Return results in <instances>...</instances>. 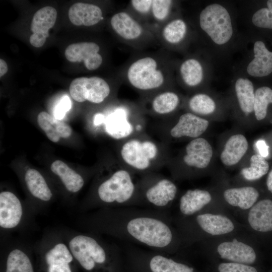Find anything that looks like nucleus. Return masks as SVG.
<instances>
[{
    "instance_id": "4468645a",
    "label": "nucleus",
    "mask_w": 272,
    "mask_h": 272,
    "mask_svg": "<svg viewBox=\"0 0 272 272\" xmlns=\"http://www.w3.org/2000/svg\"><path fill=\"white\" fill-rule=\"evenodd\" d=\"M216 250L221 259L228 262L251 265L257 258L254 249L250 244L237 239L219 243Z\"/></svg>"
},
{
    "instance_id": "39448f33",
    "label": "nucleus",
    "mask_w": 272,
    "mask_h": 272,
    "mask_svg": "<svg viewBox=\"0 0 272 272\" xmlns=\"http://www.w3.org/2000/svg\"><path fill=\"white\" fill-rule=\"evenodd\" d=\"M168 255L129 247L124 257L126 272H197L189 264Z\"/></svg>"
},
{
    "instance_id": "cd10ccee",
    "label": "nucleus",
    "mask_w": 272,
    "mask_h": 272,
    "mask_svg": "<svg viewBox=\"0 0 272 272\" xmlns=\"http://www.w3.org/2000/svg\"><path fill=\"white\" fill-rule=\"evenodd\" d=\"M235 89L240 107L245 113L254 110V87L251 81L247 78H240L235 83Z\"/></svg>"
},
{
    "instance_id": "4be33fe9",
    "label": "nucleus",
    "mask_w": 272,
    "mask_h": 272,
    "mask_svg": "<svg viewBox=\"0 0 272 272\" xmlns=\"http://www.w3.org/2000/svg\"><path fill=\"white\" fill-rule=\"evenodd\" d=\"M254 58L248 63L247 73L254 77H263L272 73V52L263 42L257 41L253 46Z\"/></svg>"
},
{
    "instance_id": "6ab92c4d",
    "label": "nucleus",
    "mask_w": 272,
    "mask_h": 272,
    "mask_svg": "<svg viewBox=\"0 0 272 272\" xmlns=\"http://www.w3.org/2000/svg\"><path fill=\"white\" fill-rule=\"evenodd\" d=\"M247 222L256 232L272 231V200L264 199L257 201L248 210Z\"/></svg>"
},
{
    "instance_id": "20e7f679",
    "label": "nucleus",
    "mask_w": 272,
    "mask_h": 272,
    "mask_svg": "<svg viewBox=\"0 0 272 272\" xmlns=\"http://www.w3.org/2000/svg\"><path fill=\"white\" fill-rule=\"evenodd\" d=\"M33 248L36 272H79L80 268L59 229L46 230Z\"/></svg>"
},
{
    "instance_id": "bb28decb",
    "label": "nucleus",
    "mask_w": 272,
    "mask_h": 272,
    "mask_svg": "<svg viewBox=\"0 0 272 272\" xmlns=\"http://www.w3.org/2000/svg\"><path fill=\"white\" fill-rule=\"evenodd\" d=\"M110 23L115 32L126 40L135 39L142 32L141 25L125 12L114 14L111 19Z\"/></svg>"
},
{
    "instance_id": "e433bc0d",
    "label": "nucleus",
    "mask_w": 272,
    "mask_h": 272,
    "mask_svg": "<svg viewBox=\"0 0 272 272\" xmlns=\"http://www.w3.org/2000/svg\"><path fill=\"white\" fill-rule=\"evenodd\" d=\"M217 270L218 272H258L255 267L250 264L228 261L220 263Z\"/></svg>"
},
{
    "instance_id": "37998d69",
    "label": "nucleus",
    "mask_w": 272,
    "mask_h": 272,
    "mask_svg": "<svg viewBox=\"0 0 272 272\" xmlns=\"http://www.w3.org/2000/svg\"><path fill=\"white\" fill-rule=\"evenodd\" d=\"M266 183L268 190L272 193V170L268 173Z\"/></svg>"
},
{
    "instance_id": "58836bf2",
    "label": "nucleus",
    "mask_w": 272,
    "mask_h": 272,
    "mask_svg": "<svg viewBox=\"0 0 272 272\" xmlns=\"http://www.w3.org/2000/svg\"><path fill=\"white\" fill-rule=\"evenodd\" d=\"M72 107V102L67 95L63 96L54 107L53 116L57 119L61 120L64 117L66 113Z\"/></svg>"
},
{
    "instance_id": "4c0bfd02",
    "label": "nucleus",
    "mask_w": 272,
    "mask_h": 272,
    "mask_svg": "<svg viewBox=\"0 0 272 272\" xmlns=\"http://www.w3.org/2000/svg\"><path fill=\"white\" fill-rule=\"evenodd\" d=\"M172 3L170 0L153 1L152 10L154 17L160 21L164 20L169 13Z\"/></svg>"
},
{
    "instance_id": "393cba45",
    "label": "nucleus",
    "mask_w": 272,
    "mask_h": 272,
    "mask_svg": "<svg viewBox=\"0 0 272 272\" xmlns=\"http://www.w3.org/2000/svg\"><path fill=\"white\" fill-rule=\"evenodd\" d=\"M37 122L48 139L54 143L58 142L60 138H67L72 134L69 125L46 112L42 111L38 114Z\"/></svg>"
},
{
    "instance_id": "79ce46f5",
    "label": "nucleus",
    "mask_w": 272,
    "mask_h": 272,
    "mask_svg": "<svg viewBox=\"0 0 272 272\" xmlns=\"http://www.w3.org/2000/svg\"><path fill=\"white\" fill-rule=\"evenodd\" d=\"M8 71V65L6 61L0 59V77H2L6 74Z\"/></svg>"
},
{
    "instance_id": "5701e85b",
    "label": "nucleus",
    "mask_w": 272,
    "mask_h": 272,
    "mask_svg": "<svg viewBox=\"0 0 272 272\" xmlns=\"http://www.w3.org/2000/svg\"><path fill=\"white\" fill-rule=\"evenodd\" d=\"M68 14L71 22L76 26H93L102 19V12L98 6L84 3L74 4Z\"/></svg>"
},
{
    "instance_id": "ddd939ff",
    "label": "nucleus",
    "mask_w": 272,
    "mask_h": 272,
    "mask_svg": "<svg viewBox=\"0 0 272 272\" xmlns=\"http://www.w3.org/2000/svg\"><path fill=\"white\" fill-rule=\"evenodd\" d=\"M69 90L75 101L83 102L88 100L94 103L102 102L110 92L108 83L98 77L76 78L71 83Z\"/></svg>"
},
{
    "instance_id": "6e6552de",
    "label": "nucleus",
    "mask_w": 272,
    "mask_h": 272,
    "mask_svg": "<svg viewBox=\"0 0 272 272\" xmlns=\"http://www.w3.org/2000/svg\"><path fill=\"white\" fill-rule=\"evenodd\" d=\"M139 186L144 205L161 211L168 212L177 193L175 184L164 177L146 176Z\"/></svg>"
},
{
    "instance_id": "f704fd0d",
    "label": "nucleus",
    "mask_w": 272,
    "mask_h": 272,
    "mask_svg": "<svg viewBox=\"0 0 272 272\" xmlns=\"http://www.w3.org/2000/svg\"><path fill=\"white\" fill-rule=\"evenodd\" d=\"M189 106L192 111L200 114L212 113L216 109L214 101L205 94L194 95L189 101Z\"/></svg>"
},
{
    "instance_id": "0eeeda50",
    "label": "nucleus",
    "mask_w": 272,
    "mask_h": 272,
    "mask_svg": "<svg viewBox=\"0 0 272 272\" xmlns=\"http://www.w3.org/2000/svg\"><path fill=\"white\" fill-rule=\"evenodd\" d=\"M1 237L0 272H36L33 247L10 235Z\"/></svg>"
},
{
    "instance_id": "a19ab883",
    "label": "nucleus",
    "mask_w": 272,
    "mask_h": 272,
    "mask_svg": "<svg viewBox=\"0 0 272 272\" xmlns=\"http://www.w3.org/2000/svg\"><path fill=\"white\" fill-rule=\"evenodd\" d=\"M256 145L260 156L263 158H265L268 156L269 147L266 145L264 140H258L256 142Z\"/></svg>"
},
{
    "instance_id": "a211bd4d",
    "label": "nucleus",
    "mask_w": 272,
    "mask_h": 272,
    "mask_svg": "<svg viewBox=\"0 0 272 272\" xmlns=\"http://www.w3.org/2000/svg\"><path fill=\"white\" fill-rule=\"evenodd\" d=\"M186 154L183 160L188 166L203 169L209 164L213 156V150L209 143L203 138H195L185 148Z\"/></svg>"
},
{
    "instance_id": "72a5a7b5",
    "label": "nucleus",
    "mask_w": 272,
    "mask_h": 272,
    "mask_svg": "<svg viewBox=\"0 0 272 272\" xmlns=\"http://www.w3.org/2000/svg\"><path fill=\"white\" fill-rule=\"evenodd\" d=\"M187 27L184 21L177 19L167 24L164 28L162 34L168 42L176 44L181 41L185 37Z\"/></svg>"
},
{
    "instance_id": "2eb2a0df",
    "label": "nucleus",
    "mask_w": 272,
    "mask_h": 272,
    "mask_svg": "<svg viewBox=\"0 0 272 272\" xmlns=\"http://www.w3.org/2000/svg\"><path fill=\"white\" fill-rule=\"evenodd\" d=\"M57 11L52 7L46 6L38 10L34 14L31 24L33 32L30 37V44L35 47H40L49 36V30L54 25Z\"/></svg>"
},
{
    "instance_id": "b1692460",
    "label": "nucleus",
    "mask_w": 272,
    "mask_h": 272,
    "mask_svg": "<svg viewBox=\"0 0 272 272\" xmlns=\"http://www.w3.org/2000/svg\"><path fill=\"white\" fill-rule=\"evenodd\" d=\"M225 201L230 206L242 210H249L257 201L259 193L252 186L231 188L223 193Z\"/></svg>"
},
{
    "instance_id": "f3484780",
    "label": "nucleus",
    "mask_w": 272,
    "mask_h": 272,
    "mask_svg": "<svg viewBox=\"0 0 272 272\" xmlns=\"http://www.w3.org/2000/svg\"><path fill=\"white\" fill-rule=\"evenodd\" d=\"M212 195L206 190H188L179 202V218H188L200 212L212 200Z\"/></svg>"
},
{
    "instance_id": "7c9ffc66",
    "label": "nucleus",
    "mask_w": 272,
    "mask_h": 272,
    "mask_svg": "<svg viewBox=\"0 0 272 272\" xmlns=\"http://www.w3.org/2000/svg\"><path fill=\"white\" fill-rule=\"evenodd\" d=\"M269 170L268 163L260 155H253L250 158V166L241 170V173L247 180L258 179L265 175Z\"/></svg>"
},
{
    "instance_id": "423d86ee",
    "label": "nucleus",
    "mask_w": 272,
    "mask_h": 272,
    "mask_svg": "<svg viewBox=\"0 0 272 272\" xmlns=\"http://www.w3.org/2000/svg\"><path fill=\"white\" fill-rule=\"evenodd\" d=\"M35 215L28 203H24L14 193L6 190L1 192V237L27 228L32 223Z\"/></svg>"
},
{
    "instance_id": "9d476101",
    "label": "nucleus",
    "mask_w": 272,
    "mask_h": 272,
    "mask_svg": "<svg viewBox=\"0 0 272 272\" xmlns=\"http://www.w3.org/2000/svg\"><path fill=\"white\" fill-rule=\"evenodd\" d=\"M158 153L157 145L149 140L131 139L122 146L120 154L123 161L138 171H146L151 166Z\"/></svg>"
},
{
    "instance_id": "dca6fc26",
    "label": "nucleus",
    "mask_w": 272,
    "mask_h": 272,
    "mask_svg": "<svg viewBox=\"0 0 272 272\" xmlns=\"http://www.w3.org/2000/svg\"><path fill=\"white\" fill-rule=\"evenodd\" d=\"M100 47L92 42L73 43L66 48L64 55L72 62L84 61L86 67L93 71L97 69L102 62V57L98 53Z\"/></svg>"
},
{
    "instance_id": "9b49d317",
    "label": "nucleus",
    "mask_w": 272,
    "mask_h": 272,
    "mask_svg": "<svg viewBox=\"0 0 272 272\" xmlns=\"http://www.w3.org/2000/svg\"><path fill=\"white\" fill-rule=\"evenodd\" d=\"M157 66L156 61L152 57L140 58L128 68V80L132 86L141 90L159 88L163 84L164 79L162 73Z\"/></svg>"
},
{
    "instance_id": "7ed1b4c3",
    "label": "nucleus",
    "mask_w": 272,
    "mask_h": 272,
    "mask_svg": "<svg viewBox=\"0 0 272 272\" xmlns=\"http://www.w3.org/2000/svg\"><path fill=\"white\" fill-rule=\"evenodd\" d=\"M143 205L139 183L129 171L120 169L98 181L92 193L78 210L82 214L100 208Z\"/></svg>"
},
{
    "instance_id": "f257e3e1",
    "label": "nucleus",
    "mask_w": 272,
    "mask_h": 272,
    "mask_svg": "<svg viewBox=\"0 0 272 272\" xmlns=\"http://www.w3.org/2000/svg\"><path fill=\"white\" fill-rule=\"evenodd\" d=\"M168 212L135 207L100 208L81 214L77 226L84 231L136 243L171 254L182 245Z\"/></svg>"
},
{
    "instance_id": "c03bdc74",
    "label": "nucleus",
    "mask_w": 272,
    "mask_h": 272,
    "mask_svg": "<svg viewBox=\"0 0 272 272\" xmlns=\"http://www.w3.org/2000/svg\"><path fill=\"white\" fill-rule=\"evenodd\" d=\"M104 120V116L102 114H97L94 117V124L96 125L101 124Z\"/></svg>"
},
{
    "instance_id": "c85d7f7f",
    "label": "nucleus",
    "mask_w": 272,
    "mask_h": 272,
    "mask_svg": "<svg viewBox=\"0 0 272 272\" xmlns=\"http://www.w3.org/2000/svg\"><path fill=\"white\" fill-rule=\"evenodd\" d=\"M105 129L107 133L112 137L121 139L130 134L132 131V126L123 116L118 112L110 115L105 121Z\"/></svg>"
},
{
    "instance_id": "f8f14e48",
    "label": "nucleus",
    "mask_w": 272,
    "mask_h": 272,
    "mask_svg": "<svg viewBox=\"0 0 272 272\" xmlns=\"http://www.w3.org/2000/svg\"><path fill=\"white\" fill-rule=\"evenodd\" d=\"M24 181L29 194L28 204L37 215L45 211L53 198V193L46 179L38 170H27Z\"/></svg>"
},
{
    "instance_id": "412c9836",
    "label": "nucleus",
    "mask_w": 272,
    "mask_h": 272,
    "mask_svg": "<svg viewBox=\"0 0 272 272\" xmlns=\"http://www.w3.org/2000/svg\"><path fill=\"white\" fill-rule=\"evenodd\" d=\"M50 169L60 180L66 192L70 195L78 193L85 184L83 176L60 160L53 162Z\"/></svg>"
},
{
    "instance_id": "473e14b6",
    "label": "nucleus",
    "mask_w": 272,
    "mask_h": 272,
    "mask_svg": "<svg viewBox=\"0 0 272 272\" xmlns=\"http://www.w3.org/2000/svg\"><path fill=\"white\" fill-rule=\"evenodd\" d=\"M270 103H272V89L266 86L258 88L255 92L254 103V111L258 120L265 117Z\"/></svg>"
},
{
    "instance_id": "1a4fd4ad",
    "label": "nucleus",
    "mask_w": 272,
    "mask_h": 272,
    "mask_svg": "<svg viewBox=\"0 0 272 272\" xmlns=\"http://www.w3.org/2000/svg\"><path fill=\"white\" fill-rule=\"evenodd\" d=\"M200 28L218 45L228 42L233 35V27L227 10L218 4L207 6L199 15Z\"/></svg>"
},
{
    "instance_id": "c756f323",
    "label": "nucleus",
    "mask_w": 272,
    "mask_h": 272,
    "mask_svg": "<svg viewBox=\"0 0 272 272\" xmlns=\"http://www.w3.org/2000/svg\"><path fill=\"white\" fill-rule=\"evenodd\" d=\"M180 72L184 82L189 86H197L202 80V66L195 59L190 58L185 60L181 64Z\"/></svg>"
},
{
    "instance_id": "c9c22d12",
    "label": "nucleus",
    "mask_w": 272,
    "mask_h": 272,
    "mask_svg": "<svg viewBox=\"0 0 272 272\" xmlns=\"http://www.w3.org/2000/svg\"><path fill=\"white\" fill-rule=\"evenodd\" d=\"M267 7L256 11L252 17V23L256 27L272 29V0L266 3Z\"/></svg>"
},
{
    "instance_id": "2f4dec72",
    "label": "nucleus",
    "mask_w": 272,
    "mask_h": 272,
    "mask_svg": "<svg viewBox=\"0 0 272 272\" xmlns=\"http://www.w3.org/2000/svg\"><path fill=\"white\" fill-rule=\"evenodd\" d=\"M178 95L172 92H165L157 95L152 101L154 111L159 114H168L173 111L178 105Z\"/></svg>"
},
{
    "instance_id": "a878e982",
    "label": "nucleus",
    "mask_w": 272,
    "mask_h": 272,
    "mask_svg": "<svg viewBox=\"0 0 272 272\" xmlns=\"http://www.w3.org/2000/svg\"><path fill=\"white\" fill-rule=\"evenodd\" d=\"M248 147V142L243 135L231 136L226 143L221 154V161L228 166L236 164L246 153Z\"/></svg>"
},
{
    "instance_id": "f03ea898",
    "label": "nucleus",
    "mask_w": 272,
    "mask_h": 272,
    "mask_svg": "<svg viewBox=\"0 0 272 272\" xmlns=\"http://www.w3.org/2000/svg\"><path fill=\"white\" fill-rule=\"evenodd\" d=\"M80 268L84 272H126L118 247L101 235L59 229Z\"/></svg>"
},
{
    "instance_id": "ea45409f",
    "label": "nucleus",
    "mask_w": 272,
    "mask_h": 272,
    "mask_svg": "<svg viewBox=\"0 0 272 272\" xmlns=\"http://www.w3.org/2000/svg\"><path fill=\"white\" fill-rule=\"evenodd\" d=\"M133 8L138 12L146 13L152 8L153 1L132 0L130 1Z\"/></svg>"
},
{
    "instance_id": "aec40b11",
    "label": "nucleus",
    "mask_w": 272,
    "mask_h": 272,
    "mask_svg": "<svg viewBox=\"0 0 272 272\" xmlns=\"http://www.w3.org/2000/svg\"><path fill=\"white\" fill-rule=\"evenodd\" d=\"M209 121L191 113L181 115L175 126L170 130L171 135L174 138L182 137L197 138L207 129Z\"/></svg>"
}]
</instances>
